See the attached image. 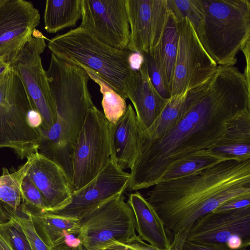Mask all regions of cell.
<instances>
[{
	"instance_id": "1",
	"label": "cell",
	"mask_w": 250,
	"mask_h": 250,
	"mask_svg": "<svg viewBox=\"0 0 250 250\" xmlns=\"http://www.w3.org/2000/svg\"><path fill=\"white\" fill-rule=\"evenodd\" d=\"M247 110H250V87L243 74L234 65H218L207 83L187 92L182 117L173 128L154 140L141 134L127 189L152 187L174 162L211 148L230 123Z\"/></svg>"
},
{
	"instance_id": "2",
	"label": "cell",
	"mask_w": 250,
	"mask_h": 250,
	"mask_svg": "<svg viewBox=\"0 0 250 250\" xmlns=\"http://www.w3.org/2000/svg\"><path fill=\"white\" fill-rule=\"evenodd\" d=\"M152 187L146 199L174 236L225 202L250 194V159L225 160Z\"/></svg>"
},
{
	"instance_id": "3",
	"label": "cell",
	"mask_w": 250,
	"mask_h": 250,
	"mask_svg": "<svg viewBox=\"0 0 250 250\" xmlns=\"http://www.w3.org/2000/svg\"><path fill=\"white\" fill-rule=\"evenodd\" d=\"M190 21L198 39L217 64L234 65L236 55L250 40L249 0H193Z\"/></svg>"
},
{
	"instance_id": "4",
	"label": "cell",
	"mask_w": 250,
	"mask_h": 250,
	"mask_svg": "<svg viewBox=\"0 0 250 250\" xmlns=\"http://www.w3.org/2000/svg\"><path fill=\"white\" fill-rule=\"evenodd\" d=\"M47 46L56 56L92 70L127 99L124 82L132 70L128 63L131 51L112 47L80 26L49 40Z\"/></svg>"
},
{
	"instance_id": "5",
	"label": "cell",
	"mask_w": 250,
	"mask_h": 250,
	"mask_svg": "<svg viewBox=\"0 0 250 250\" xmlns=\"http://www.w3.org/2000/svg\"><path fill=\"white\" fill-rule=\"evenodd\" d=\"M33 108L22 82L11 67L0 83V148L12 149L21 159L39 151V128L31 127L27 114Z\"/></svg>"
},
{
	"instance_id": "6",
	"label": "cell",
	"mask_w": 250,
	"mask_h": 250,
	"mask_svg": "<svg viewBox=\"0 0 250 250\" xmlns=\"http://www.w3.org/2000/svg\"><path fill=\"white\" fill-rule=\"evenodd\" d=\"M78 250H103L127 242L135 232V219L123 194L105 202L79 220Z\"/></svg>"
},
{
	"instance_id": "7",
	"label": "cell",
	"mask_w": 250,
	"mask_h": 250,
	"mask_svg": "<svg viewBox=\"0 0 250 250\" xmlns=\"http://www.w3.org/2000/svg\"><path fill=\"white\" fill-rule=\"evenodd\" d=\"M110 125L94 105L88 111L72 157V193L90 183L110 159Z\"/></svg>"
},
{
	"instance_id": "8",
	"label": "cell",
	"mask_w": 250,
	"mask_h": 250,
	"mask_svg": "<svg viewBox=\"0 0 250 250\" xmlns=\"http://www.w3.org/2000/svg\"><path fill=\"white\" fill-rule=\"evenodd\" d=\"M45 39L42 32L33 31L11 66L21 79L33 108L42 116L41 128L48 130L55 123L57 113L41 57L46 46Z\"/></svg>"
},
{
	"instance_id": "9",
	"label": "cell",
	"mask_w": 250,
	"mask_h": 250,
	"mask_svg": "<svg viewBox=\"0 0 250 250\" xmlns=\"http://www.w3.org/2000/svg\"><path fill=\"white\" fill-rule=\"evenodd\" d=\"M217 64L203 48L190 21L178 20V41L170 97L180 96L207 83Z\"/></svg>"
},
{
	"instance_id": "10",
	"label": "cell",
	"mask_w": 250,
	"mask_h": 250,
	"mask_svg": "<svg viewBox=\"0 0 250 250\" xmlns=\"http://www.w3.org/2000/svg\"><path fill=\"white\" fill-rule=\"evenodd\" d=\"M186 240L231 249H247L250 245V206L204 215L191 226Z\"/></svg>"
},
{
	"instance_id": "11",
	"label": "cell",
	"mask_w": 250,
	"mask_h": 250,
	"mask_svg": "<svg viewBox=\"0 0 250 250\" xmlns=\"http://www.w3.org/2000/svg\"><path fill=\"white\" fill-rule=\"evenodd\" d=\"M130 173L119 168L110 159L106 166L88 184L72 193L68 203L46 211L55 216L79 220L84 214L124 193Z\"/></svg>"
},
{
	"instance_id": "12",
	"label": "cell",
	"mask_w": 250,
	"mask_h": 250,
	"mask_svg": "<svg viewBox=\"0 0 250 250\" xmlns=\"http://www.w3.org/2000/svg\"><path fill=\"white\" fill-rule=\"evenodd\" d=\"M79 26L105 44L127 50L130 26L125 0H82Z\"/></svg>"
},
{
	"instance_id": "13",
	"label": "cell",
	"mask_w": 250,
	"mask_h": 250,
	"mask_svg": "<svg viewBox=\"0 0 250 250\" xmlns=\"http://www.w3.org/2000/svg\"><path fill=\"white\" fill-rule=\"evenodd\" d=\"M130 26L127 50L151 53L161 42L168 20L167 0H125Z\"/></svg>"
},
{
	"instance_id": "14",
	"label": "cell",
	"mask_w": 250,
	"mask_h": 250,
	"mask_svg": "<svg viewBox=\"0 0 250 250\" xmlns=\"http://www.w3.org/2000/svg\"><path fill=\"white\" fill-rule=\"evenodd\" d=\"M40 18L38 9L30 1L0 0V61L11 66L40 24Z\"/></svg>"
},
{
	"instance_id": "15",
	"label": "cell",
	"mask_w": 250,
	"mask_h": 250,
	"mask_svg": "<svg viewBox=\"0 0 250 250\" xmlns=\"http://www.w3.org/2000/svg\"><path fill=\"white\" fill-rule=\"evenodd\" d=\"M28 158L30 164L26 175L43 198L47 206L43 212L58 209L66 204L72 191L70 181L63 169L39 151Z\"/></svg>"
},
{
	"instance_id": "16",
	"label": "cell",
	"mask_w": 250,
	"mask_h": 250,
	"mask_svg": "<svg viewBox=\"0 0 250 250\" xmlns=\"http://www.w3.org/2000/svg\"><path fill=\"white\" fill-rule=\"evenodd\" d=\"M124 88L135 108L140 128L144 131L159 116L169 99L163 98L154 87L145 60L139 70H132L126 77Z\"/></svg>"
},
{
	"instance_id": "17",
	"label": "cell",
	"mask_w": 250,
	"mask_h": 250,
	"mask_svg": "<svg viewBox=\"0 0 250 250\" xmlns=\"http://www.w3.org/2000/svg\"><path fill=\"white\" fill-rule=\"evenodd\" d=\"M142 132L135 112L128 104L124 115L109 126L110 160L121 169H130L133 165Z\"/></svg>"
},
{
	"instance_id": "18",
	"label": "cell",
	"mask_w": 250,
	"mask_h": 250,
	"mask_svg": "<svg viewBox=\"0 0 250 250\" xmlns=\"http://www.w3.org/2000/svg\"><path fill=\"white\" fill-rule=\"evenodd\" d=\"M135 219V229L142 240L161 250H169L171 242L164 223L152 206L139 192L131 193L127 202Z\"/></svg>"
},
{
	"instance_id": "19",
	"label": "cell",
	"mask_w": 250,
	"mask_h": 250,
	"mask_svg": "<svg viewBox=\"0 0 250 250\" xmlns=\"http://www.w3.org/2000/svg\"><path fill=\"white\" fill-rule=\"evenodd\" d=\"M19 209L31 217L40 237L50 249L63 243L66 233L75 235L79 233L78 220L31 210L23 203Z\"/></svg>"
},
{
	"instance_id": "20",
	"label": "cell",
	"mask_w": 250,
	"mask_h": 250,
	"mask_svg": "<svg viewBox=\"0 0 250 250\" xmlns=\"http://www.w3.org/2000/svg\"><path fill=\"white\" fill-rule=\"evenodd\" d=\"M178 41V19L169 10L168 20L162 40L150 53L162 74L170 96Z\"/></svg>"
},
{
	"instance_id": "21",
	"label": "cell",
	"mask_w": 250,
	"mask_h": 250,
	"mask_svg": "<svg viewBox=\"0 0 250 250\" xmlns=\"http://www.w3.org/2000/svg\"><path fill=\"white\" fill-rule=\"evenodd\" d=\"M82 0H47L44 12V29L56 33L74 27L82 19Z\"/></svg>"
},
{
	"instance_id": "22",
	"label": "cell",
	"mask_w": 250,
	"mask_h": 250,
	"mask_svg": "<svg viewBox=\"0 0 250 250\" xmlns=\"http://www.w3.org/2000/svg\"><path fill=\"white\" fill-rule=\"evenodd\" d=\"M228 160L230 159L210 149L199 150L173 163L163 174L159 182L186 176Z\"/></svg>"
},
{
	"instance_id": "23",
	"label": "cell",
	"mask_w": 250,
	"mask_h": 250,
	"mask_svg": "<svg viewBox=\"0 0 250 250\" xmlns=\"http://www.w3.org/2000/svg\"><path fill=\"white\" fill-rule=\"evenodd\" d=\"M187 92L177 97H170L166 106L154 123L142 132V136L154 140L162 138L181 120Z\"/></svg>"
},
{
	"instance_id": "24",
	"label": "cell",
	"mask_w": 250,
	"mask_h": 250,
	"mask_svg": "<svg viewBox=\"0 0 250 250\" xmlns=\"http://www.w3.org/2000/svg\"><path fill=\"white\" fill-rule=\"evenodd\" d=\"M30 164V160L27 158L18 170L9 173L4 168L0 176V201L14 211H17L21 205V185L27 175Z\"/></svg>"
},
{
	"instance_id": "25",
	"label": "cell",
	"mask_w": 250,
	"mask_h": 250,
	"mask_svg": "<svg viewBox=\"0 0 250 250\" xmlns=\"http://www.w3.org/2000/svg\"><path fill=\"white\" fill-rule=\"evenodd\" d=\"M83 68L87 71L90 79L99 85L103 95L102 105L104 115L110 125H115L126 111L127 105L125 99L92 70Z\"/></svg>"
},
{
	"instance_id": "26",
	"label": "cell",
	"mask_w": 250,
	"mask_h": 250,
	"mask_svg": "<svg viewBox=\"0 0 250 250\" xmlns=\"http://www.w3.org/2000/svg\"><path fill=\"white\" fill-rule=\"evenodd\" d=\"M244 144H250V110L236 117L213 146Z\"/></svg>"
},
{
	"instance_id": "27",
	"label": "cell",
	"mask_w": 250,
	"mask_h": 250,
	"mask_svg": "<svg viewBox=\"0 0 250 250\" xmlns=\"http://www.w3.org/2000/svg\"><path fill=\"white\" fill-rule=\"evenodd\" d=\"M10 210V218L17 223L26 236L32 250H50L39 234L31 217L21 211Z\"/></svg>"
},
{
	"instance_id": "28",
	"label": "cell",
	"mask_w": 250,
	"mask_h": 250,
	"mask_svg": "<svg viewBox=\"0 0 250 250\" xmlns=\"http://www.w3.org/2000/svg\"><path fill=\"white\" fill-rule=\"evenodd\" d=\"M188 232V231H185L175 235L169 250H181L182 245L186 239ZM108 248L119 250H161L146 243L136 234L125 244L114 245Z\"/></svg>"
},
{
	"instance_id": "29",
	"label": "cell",
	"mask_w": 250,
	"mask_h": 250,
	"mask_svg": "<svg viewBox=\"0 0 250 250\" xmlns=\"http://www.w3.org/2000/svg\"><path fill=\"white\" fill-rule=\"evenodd\" d=\"M21 193L23 203L33 210L43 212L47 209L40 191L27 175L22 182Z\"/></svg>"
},
{
	"instance_id": "30",
	"label": "cell",
	"mask_w": 250,
	"mask_h": 250,
	"mask_svg": "<svg viewBox=\"0 0 250 250\" xmlns=\"http://www.w3.org/2000/svg\"><path fill=\"white\" fill-rule=\"evenodd\" d=\"M142 54L146 61L148 75L154 87L163 98L169 99L170 98V94L153 56L150 53H144Z\"/></svg>"
},
{
	"instance_id": "31",
	"label": "cell",
	"mask_w": 250,
	"mask_h": 250,
	"mask_svg": "<svg viewBox=\"0 0 250 250\" xmlns=\"http://www.w3.org/2000/svg\"><path fill=\"white\" fill-rule=\"evenodd\" d=\"M4 226L15 250H32L24 233L10 218L4 223Z\"/></svg>"
},
{
	"instance_id": "32",
	"label": "cell",
	"mask_w": 250,
	"mask_h": 250,
	"mask_svg": "<svg viewBox=\"0 0 250 250\" xmlns=\"http://www.w3.org/2000/svg\"><path fill=\"white\" fill-rule=\"evenodd\" d=\"M250 206V194L238 196L229 200L213 210L214 212H225Z\"/></svg>"
},
{
	"instance_id": "33",
	"label": "cell",
	"mask_w": 250,
	"mask_h": 250,
	"mask_svg": "<svg viewBox=\"0 0 250 250\" xmlns=\"http://www.w3.org/2000/svg\"><path fill=\"white\" fill-rule=\"evenodd\" d=\"M181 250H247V249H231L225 246L203 245L189 242L186 239Z\"/></svg>"
},
{
	"instance_id": "34",
	"label": "cell",
	"mask_w": 250,
	"mask_h": 250,
	"mask_svg": "<svg viewBox=\"0 0 250 250\" xmlns=\"http://www.w3.org/2000/svg\"><path fill=\"white\" fill-rule=\"evenodd\" d=\"M27 121L29 125L34 129L41 127L42 124V119L40 113L32 108L27 112Z\"/></svg>"
},
{
	"instance_id": "35",
	"label": "cell",
	"mask_w": 250,
	"mask_h": 250,
	"mask_svg": "<svg viewBox=\"0 0 250 250\" xmlns=\"http://www.w3.org/2000/svg\"><path fill=\"white\" fill-rule=\"evenodd\" d=\"M0 250H15L4 226H0Z\"/></svg>"
},
{
	"instance_id": "36",
	"label": "cell",
	"mask_w": 250,
	"mask_h": 250,
	"mask_svg": "<svg viewBox=\"0 0 250 250\" xmlns=\"http://www.w3.org/2000/svg\"><path fill=\"white\" fill-rule=\"evenodd\" d=\"M250 40L248 41L242 47L241 50L243 52L246 61V65L244 70L243 75L245 77L247 83L250 86Z\"/></svg>"
},
{
	"instance_id": "37",
	"label": "cell",
	"mask_w": 250,
	"mask_h": 250,
	"mask_svg": "<svg viewBox=\"0 0 250 250\" xmlns=\"http://www.w3.org/2000/svg\"><path fill=\"white\" fill-rule=\"evenodd\" d=\"M144 60L143 55L138 52H131L128 57V63L132 70H139Z\"/></svg>"
},
{
	"instance_id": "38",
	"label": "cell",
	"mask_w": 250,
	"mask_h": 250,
	"mask_svg": "<svg viewBox=\"0 0 250 250\" xmlns=\"http://www.w3.org/2000/svg\"><path fill=\"white\" fill-rule=\"evenodd\" d=\"M63 243L69 248H76L81 244V241L75 235L66 233L63 238Z\"/></svg>"
},
{
	"instance_id": "39",
	"label": "cell",
	"mask_w": 250,
	"mask_h": 250,
	"mask_svg": "<svg viewBox=\"0 0 250 250\" xmlns=\"http://www.w3.org/2000/svg\"><path fill=\"white\" fill-rule=\"evenodd\" d=\"M11 68L10 64L0 61V83L4 79Z\"/></svg>"
},
{
	"instance_id": "40",
	"label": "cell",
	"mask_w": 250,
	"mask_h": 250,
	"mask_svg": "<svg viewBox=\"0 0 250 250\" xmlns=\"http://www.w3.org/2000/svg\"><path fill=\"white\" fill-rule=\"evenodd\" d=\"M10 219L9 212L0 203V224L7 222Z\"/></svg>"
},
{
	"instance_id": "41",
	"label": "cell",
	"mask_w": 250,
	"mask_h": 250,
	"mask_svg": "<svg viewBox=\"0 0 250 250\" xmlns=\"http://www.w3.org/2000/svg\"><path fill=\"white\" fill-rule=\"evenodd\" d=\"M50 250H78V248H71L67 246L64 243H62L51 248Z\"/></svg>"
},
{
	"instance_id": "42",
	"label": "cell",
	"mask_w": 250,
	"mask_h": 250,
	"mask_svg": "<svg viewBox=\"0 0 250 250\" xmlns=\"http://www.w3.org/2000/svg\"><path fill=\"white\" fill-rule=\"evenodd\" d=\"M103 250H119L115 249H112V248H106L105 249H104Z\"/></svg>"
},
{
	"instance_id": "43",
	"label": "cell",
	"mask_w": 250,
	"mask_h": 250,
	"mask_svg": "<svg viewBox=\"0 0 250 250\" xmlns=\"http://www.w3.org/2000/svg\"><path fill=\"white\" fill-rule=\"evenodd\" d=\"M2 224H0V226L1 225H2Z\"/></svg>"
}]
</instances>
